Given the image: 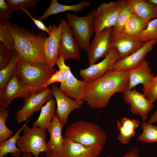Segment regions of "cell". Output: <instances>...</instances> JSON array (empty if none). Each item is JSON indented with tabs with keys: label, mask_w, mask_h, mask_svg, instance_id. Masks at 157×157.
Wrapping results in <instances>:
<instances>
[{
	"label": "cell",
	"mask_w": 157,
	"mask_h": 157,
	"mask_svg": "<svg viewBox=\"0 0 157 157\" xmlns=\"http://www.w3.org/2000/svg\"><path fill=\"white\" fill-rule=\"evenodd\" d=\"M129 84L127 70H109L101 77L86 82L84 100L91 109L104 108L108 105L111 97L115 93H123Z\"/></svg>",
	"instance_id": "6da1fadb"
},
{
	"label": "cell",
	"mask_w": 157,
	"mask_h": 157,
	"mask_svg": "<svg viewBox=\"0 0 157 157\" xmlns=\"http://www.w3.org/2000/svg\"><path fill=\"white\" fill-rule=\"evenodd\" d=\"M14 51L18 58L26 61L47 65L44 52L47 37L44 32L35 34L24 28L11 24L9 26Z\"/></svg>",
	"instance_id": "7a4b0ae2"
},
{
	"label": "cell",
	"mask_w": 157,
	"mask_h": 157,
	"mask_svg": "<svg viewBox=\"0 0 157 157\" xmlns=\"http://www.w3.org/2000/svg\"><path fill=\"white\" fill-rule=\"evenodd\" d=\"M64 135L86 147L96 144L104 147L107 140L105 133L99 125L84 120L77 121L69 124Z\"/></svg>",
	"instance_id": "3957f363"
},
{
	"label": "cell",
	"mask_w": 157,
	"mask_h": 157,
	"mask_svg": "<svg viewBox=\"0 0 157 157\" xmlns=\"http://www.w3.org/2000/svg\"><path fill=\"white\" fill-rule=\"evenodd\" d=\"M56 68L39 65L18 58L15 69L18 79L28 86L37 88L40 92L48 88V83Z\"/></svg>",
	"instance_id": "277c9868"
},
{
	"label": "cell",
	"mask_w": 157,
	"mask_h": 157,
	"mask_svg": "<svg viewBox=\"0 0 157 157\" xmlns=\"http://www.w3.org/2000/svg\"><path fill=\"white\" fill-rule=\"evenodd\" d=\"M96 9L91 10L85 16L80 17L67 13L66 19L70 26L79 48L88 52L90 40L94 33L93 19Z\"/></svg>",
	"instance_id": "5b68a950"
},
{
	"label": "cell",
	"mask_w": 157,
	"mask_h": 157,
	"mask_svg": "<svg viewBox=\"0 0 157 157\" xmlns=\"http://www.w3.org/2000/svg\"><path fill=\"white\" fill-rule=\"evenodd\" d=\"M23 135L17 141L16 145L23 154L31 153L35 157H40V152L49 151L47 147L46 130L33 125L26 124L23 128Z\"/></svg>",
	"instance_id": "8992f818"
},
{
	"label": "cell",
	"mask_w": 157,
	"mask_h": 157,
	"mask_svg": "<svg viewBox=\"0 0 157 157\" xmlns=\"http://www.w3.org/2000/svg\"><path fill=\"white\" fill-rule=\"evenodd\" d=\"M122 0L103 3L97 8L93 19L94 33L114 27L121 11Z\"/></svg>",
	"instance_id": "52a82bcc"
},
{
	"label": "cell",
	"mask_w": 157,
	"mask_h": 157,
	"mask_svg": "<svg viewBox=\"0 0 157 157\" xmlns=\"http://www.w3.org/2000/svg\"><path fill=\"white\" fill-rule=\"evenodd\" d=\"M39 92L37 88L27 85L21 82L15 72L3 88L0 91V107L7 109L15 99L23 98L25 100Z\"/></svg>",
	"instance_id": "ba28073f"
},
{
	"label": "cell",
	"mask_w": 157,
	"mask_h": 157,
	"mask_svg": "<svg viewBox=\"0 0 157 157\" xmlns=\"http://www.w3.org/2000/svg\"><path fill=\"white\" fill-rule=\"evenodd\" d=\"M144 43L141 41L138 36L131 35L112 28L110 45L111 48H115L117 51L119 60L138 50L143 46Z\"/></svg>",
	"instance_id": "9c48e42d"
},
{
	"label": "cell",
	"mask_w": 157,
	"mask_h": 157,
	"mask_svg": "<svg viewBox=\"0 0 157 157\" xmlns=\"http://www.w3.org/2000/svg\"><path fill=\"white\" fill-rule=\"evenodd\" d=\"M51 89H47L35 94L24 100V105L16 112L15 119L20 124L30 118L33 113L39 111L43 105L52 98Z\"/></svg>",
	"instance_id": "30bf717a"
},
{
	"label": "cell",
	"mask_w": 157,
	"mask_h": 157,
	"mask_svg": "<svg viewBox=\"0 0 157 157\" xmlns=\"http://www.w3.org/2000/svg\"><path fill=\"white\" fill-rule=\"evenodd\" d=\"M112 28L95 33L88 52L89 66L95 64L99 59L105 57L112 49L110 43Z\"/></svg>",
	"instance_id": "8fae6325"
},
{
	"label": "cell",
	"mask_w": 157,
	"mask_h": 157,
	"mask_svg": "<svg viewBox=\"0 0 157 157\" xmlns=\"http://www.w3.org/2000/svg\"><path fill=\"white\" fill-rule=\"evenodd\" d=\"M51 89L57 105L56 115L64 126L67 124L71 112L81 108L84 101L75 100L67 97L60 90L56 85H52Z\"/></svg>",
	"instance_id": "7c38bea8"
},
{
	"label": "cell",
	"mask_w": 157,
	"mask_h": 157,
	"mask_svg": "<svg viewBox=\"0 0 157 157\" xmlns=\"http://www.w3.org/2000/svg\"><path fill=\"white\" fill-rule=\"evenodd\" d=\"M119 58L117 51L115 48H112L102 61L87 68L80 69L79 74L83 80L86 81L95 80L102 76L109 70Z\"/></svg>",
	"instance_id": "4fadbf2b"
},
{
	"label": "cell",
	"mask_w": 157,
	"mask_h": 157,
	"mask_svg": "<svg viewBox=\"0 0 157 157\" xmlns=\"http://www.w3.org/2000/svg\"><path fill=\"white\" fill-rule=\"evenodd\" d=\"M60 21L62 23L63 28L59 49V56H62L65 61L69 59L80 60L79 47L72 29L68 23L65 20L62 19Z\"/></svg>",
	"instance_id": "5bb4252c"
},
{
	"label": "cell",
	"mask_w": 157,
	"mask_h": 157,
	"mask_svg": "<svg viewBox=\"0 0 157 157\" xmlns=\"http://www.w3.org/2000/svg\"><path fill=\"white\" fill-rule=\"evenodd\" d=\"M123 94V99L126 103L130 105V109L132 113L140 116L142 121H146L148 114L154 107L153 103L143 93L135 89L127 90Z\"/></svg>",
	"instance_id": "9a60e30c"
},
{
	"label": "cell",
	"mask_w": 157,
	"mask_h": 157,
	"mask_svg": "<svg viewBox=\"0 0 157 157\" xmlns=\"http://www.w3.org/2000/svg\"><path fill=\"white\" fill-rule=\"evenodd\" d=\"M157 42V40H150L145 42L140 49L129 55L117 61L109 70L126 71L137 68L145 60L147 54L153 49Z\"/></svg>",
	"instance_id": "2e32d148"
},
{
	"label": "cell",
	"mask_w": 157,
	"mask_h": 157,
	"mask_svg": "<svg viewBox=\"0 0 157 157\" xmlns=\"http://www.w3.org/2000/svg\"><path fill=\"white\" fill-rule=\"evenodd\" d=\"M62 148L58 154L60 157H100L104 147L94 144L85 147L66 138L63 135Z\"/></svg>",
	"instance_id": "e0dca14e"
},
{
	"label": "cell",
	"mask_w": 157,
	"mask_h": 157,
	"mask_svg": "<svg viewBox=\"0 0 157 157\" xmlns=\"http://www.w3.org/2000/svg\"><path fill=\"white\" fill-rule=\"evenodd\" d=\"M63 24L60 21L58 26H51L50 35L44 45V52L47 65L53 68L58 58L59 45L62 36Z\"/></svg>",
	"instance_id": "ac0fdd59"
},
{
	"label": "cell",
	"mask_w": 157,
	"mask_h": 157,
	"mask_svg": "<svg viewBox=\"0 0 157 157\" xmlns=\"http://www.w3.org/2000/svg\"><path fill=\"white\" fill-rule=\"evenodd\" d=\"M65 68L68 73V76L65 82L60 84V90L71 98L84 101L87 81L76 78L73 74L68 66L66 65Z\"/></svg>",
	"instance_id": "d6986e66"
},
{
	"label": "cell",
	"mask_w": 157,
	"mask_h": 157,
	"mask_svg": "<svg viewBox=\"0 0 157 157\" xmlns=\"http://www.w3.org/2000/svg\"><path fill=\"white\" fill-rule=\"evenodd\" d=\"M129 74V84L127 90H131L139 84L145 88L155 76L151 73L149 63L144 60L138 67L126 70Z\"/></svg>",
	"instance_id": "ffe728a7"
},
{
	"label": "cell",
	"mask_w": 157,
	"mask_h": 157,
	"mask_svg": "<svg viewBox=\"0 0 157 157\" xmlns=\"http://www.w3.org/2000/svg\"><path fill=\"white\" fill-rule=\"evenodd\" d=\"M63 127L58 116L55 115L47 129L50 135L49 140L47 143L49 151L58 154L62 148L63 140L62 131Z\"/></svg>",
	"instance_id": "44dd1931"
},
{
	"label": "cell",
	"mask_w": 157,
	"mask_h": 157,
	"mask_svg": "<svg viewBox=\"0 0 157 157\" xmlns=\"http://www.w3.org/2000/svg\"><path fill=\"white\" fill-rule=\"evenodd\" d=\"M140 125V121L136 119L124 117L117 122L118 132L117 140L121 143L128 144L135 135V130Z\"/></svg>",
	"instance_id": "7402d4cb"
},
{
	"label": "cell",
	"mask_w": 157,
	"mask_h": 157,
	"mask_svg": "<svg viewBox=\"0 0 157 157\" xmlns=\"http://www.w3.org/2000/svg\"><path fill=\"white\" fill-rule=\"evenodd\" d=\"M135 14L148 22L157 18V5L148 0H126Z\"/></svg>",
	"instance_id": "603a6c76"
},
{
	"label": "cell",
	"mask_w": 157,
	"mask_h": 157,
	"mask_svg": "<svg viewBox=\"0 0 157 157\" xmlns=\"http://www.w3.org/2000/svg\"><path fill=\"white\" fill-rule=\"evenodd\" d=\"M57 0H51L48 8L38 19L43 21L49 16L54 14L67 11H73L75 13L80 12L85 7L91 6L90 2L83 0L80 3L73 5H64L60 4Z\"/></svg>",
	"instance_id": "cb8c5ba5"
},
{
	"label": "cell",
	"mask_w": 157,
	"mask_h": 157,
	"mask_svg": "<svg viewBox=\"0 0 157 157\" xmlns=\"http://www.w3.org/2000/svg\"><path fill=\"white\" fill-rule=\"evenodd\" d=\"M55 99H50L42 108L39 117L33 123V125L46 130L49 126L56 112Z\"/></svg>",
	"instance_id": "d4e9b609"
},
{
	"label": "cell",
	"mask_w": 157,
	"mask_h": 157,
	"mask_svg": "<svg viewBox=\"0 0 157 157\" xmlns=\"http://www.w3.org/2000/svg\"><path fill=\"white\" fill-rule=\"evenodd\" d=\"M30 118L28 119L26 122L12 137L6 140L0 142V157H4L9 153L14 157H17L20 155L21 152L17 147L16 142L20 137V133L29 121Z\"/></svg>",
	"instance_id": "484cf974"
},
{
	"label": "cell",
	"mask_w": 157,
	"mask_h": 157,
	"mask_svg": "<svg viewBox=\"0 0 157 157\" xmlns=\"http://www.w3.org/2000/svg\"><path fill=\"white\" fill-rule=\"evenodd\" d=\"M147 23L134 13L125 25L124 32L131 35L138 36L145 29Z\"/></svg>",
	"instance_id": "4316f807"
},
{
	"label": "cell",
	"mask_w": 157,
	"mask_h": 157,
	"mask_svg": "<svg viewBox=\"0 0 157 157\" xmlns=\"http://www.w3.org/2000/svg\"><path fill=\"white\" fill-rule=\"evenodd\" d=\"M18 55L14 51L12 58L6 67L0 69V91L2 90L14 74Z\"/></svg>",
	"instance_id": "83f0119b"
},
{
	"label": "cell",
	"mask_w": 157,
	"mask_h": 157,
	"mask_svg": "<svg viewBox=\"0 0 157 157\" xmlns=\"http://www.w3.org/2000/svg\"><path fill=\"white\" fill-rule=\"evenodd\" d=\"M142 132L137 138L140 142L147 143L157 142V126L143 121L141 125Z\"/></svg>",
	"instance_id": "f1b7e54d"
},
{
	"label": "cell",
	"mask_w": 157,
	"mask_h": 157,
	"mask_svg": "<svg viewBox=\"0 0 157 157\" xmlns=\"http://www.w3.org/2000/svg\"><path fill=\"white\" fill-rule=\"evenodd\" d=\"M134 14L132 8L126 0H122L121 11L116 23L112 28L117 31H124L125 25Z\"/></svg>",
	"instance_id": "f546056e"
},
{
	"label": "cell",
	"mask_w": 157,
	"mask_h": 157,
	"mask_svg": "<svg viewBox=\"0 0 157 157\" xmlns=\"http://www.w3.org/2000/svg\"><path fill=\"white\" fill-rule=\"evenodd\" d=\"M138 36L144 42L150 40H157V18L149 21L145 29Z\"/></svg>",
	"instance_id": "4dcf8cb0"
},
{
	"label": "cell",
	"mask_w": 157,
	"mask_h": 157,
	"mask_svg": "<svg viewBox=\"0 0 157 157\" xmlns=\"http://www.w3.org/2000/svg\"><path fill=\"white\" fill-rule=\"evenodd\" d=\"M9 115L8 109H5L0 107V142L6 140L13 135V131L8 129L6 124Z\"/></svg>",
	"instance_id": "1f68e13d"
},
{
	"label": "cell",
	"mask_w": 157,
	"mask_h": 157,
	"mask_svg": "<svg viewBox=\"0 0 157 157\" xmlns=\"http://www.w3.org/2000/svg\"><path fill=\"white\" fill-rule=\"evenodd\" d=\"M10 24L9 21L0 23V41L8 49L13 52V41L9 31Z\"/></svg>",
	"instance_id": "d6a6232c"
},
{
	"label": "cell",
	"mask_w": 157,
	"mask_h": 157,
	"mask_svg": "<svg viewBox=\"0 0 157 157\" xmlns=\"http://www.w3.org/2000/svg\"><path fill=\"white\" fill-rule=\"evenodd\" d=\"M143 94L146 98L153 103L157 100V75L155 76L149 84L143 88Z\"/></svg>",
	"instance_id": "836d02e7"
},
{
	"label": "cell",
	"mask_w": 157,
	"mask_h": 157,
	"mask_svg": "<svg viewBox=\"0 0 157 157\" xmlns=\"http://www.w3.org/2000/svg\"><path fill=\"white\" fill-rule=\"evenodd\" d=\"M38 0H6V2L14 11L25 8H33L38 3Z\"/></svg>",
	"instance_id": "e575fe53"
},
{
	"label": "cell",
	"mask_w": 157,
	"mask_h": 157,
	"mask_svg": "<svg viewBox=\"0 0 157 157\" xmlns=\"http://www.w3.org/2000/svg\"><path fill=\"white\" fill-rule=\"evenodd\" d=\"M66 65L63 67L59 69L52 75L48 83V86L56 82L62 84L66 82L68 76V73L65 68Z\"/></svg>",
	"instance_id": "d590c367"
},
{
	"label": "cell",
	"mask_w": 157,
	"mask_h": 157,
	"mask_svg": "<svg viewBox=\"0 0 157 157\" xmlns=\"http://www.w3.org/2000/svg\"><path fill=\"white\" fill-rule=\"evenodd\" d=\"M13 53L0 42V69L4 68L9 63L12 58Z\"/></svg>",
	"instance_id": "8d00e7d4"
},
{
	"label": "cell",
	"mask_w": 157,
	"mask_h": 157,
	"mask_svg": "<svg viewBox=\"0 0 157 157\" xmlns=\"http://www.w3.org/2000/svg\"><path fill=\"white\" fill-rule=\"evenodd\" d=\"M14 12L11 6L5 0H0V23L9 21Z\"/></svg>",
	"instance_id": "74e56055"
},
{
	"label": "cell",
	"mask_w": 157,
	"mask_h": 157,
	"mask_svg": "<svg viewBox=\"0 0 157 157\" xmlns=\"http://www.w3.org/2000/svg\"><path fill=\"white\" fill-rule=\"evenodd\" d=\"M22 10L26 13L32 19L38 30H41L43 31L46 32L48 34V36L50 35L51 31V25H50L48 28L47 27L42 21L34 18L26 9L24 8Z\"/></svg>",
	"instance_id": "f35d334b"
},
{
	"label": "cell",
	"mask_w": 157,
	"mask_h": 157,
	"mask_svg": "<svg viewBox=\"0 0 157 157\" xmlns=\"http://www.w3.org/2000/svg\"><path fill=\"white\" fill-rule=\"evenodd\" d=\"M106 157H115L113 156L108 155ZM119 157H142L140 156L138 149L135 147L132 148L130 151H127L124 155Z\"/></svg>",
	"instance_id": "ab89813d"
},
{
	"label": "cell",
	"mask_w": 157,
	"mask_h": 157,
	"mask_svg": "<svg viewBox=\"0 0 157 157\" xmlns=\"http://www.w3.org/2000/svg\"><path fill=\"white\" fill-rule=\"evenodd\" d=\"M157 122V110L148 119L147 123L153 124Z\"/></svg>",
	"instance_id": "60d3db41"
},
{
	"label": "cell",
	"mask_w": 157,
	"mask_h": 157,
	"mask_svg": "<svg viewBox=\"0 0 157 157\" xmlns=\"http://www.w3.org/2000/svg\"><path fill=\"white\" fill-rule=\"evenodd\" d=\"M45 157H60L57 154L49 151L46 153Z\"/></svg>",
	"instance_id": "b9f144b4"
},
{
	"label": "cell",
	"mask_w": 157,
	"mask_h": 157,
	"mask_svg": "<svg viewBox=\"0 0 157 157\" xmlns=\"http://www.w3.org/2000/svg\"><path fill=\"white\" fill-rule=\"evenodd\" d=\"M33 155L31 153H26L23 154L21 157H32Z\"/></svg>",
	"instance_id": "7bdbcfd3"
},
{
	"label": "cell",
	"mask_w": 157,
	"mask_h": 157,
	"mask_svg": "<svg viewBox=\"0 0 157 157\" xmlns=\"http://www.w3.org/2000/svg\"><path fill=\"white\" fill-rule=\"evenodd\" d=\"M149 2L157 5V0H148Z\"/></svg>",
	"instance_id": "ee69618b"
}]
</instances>
